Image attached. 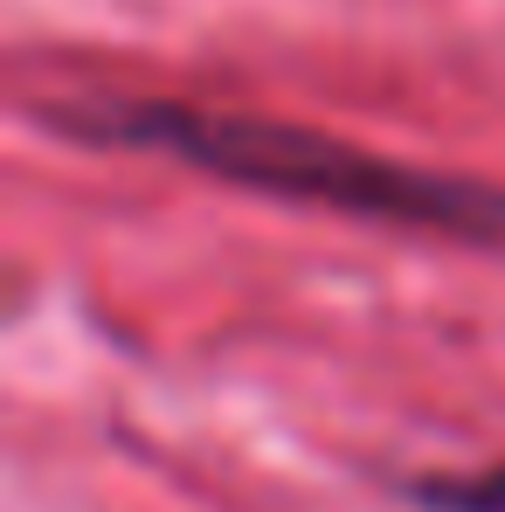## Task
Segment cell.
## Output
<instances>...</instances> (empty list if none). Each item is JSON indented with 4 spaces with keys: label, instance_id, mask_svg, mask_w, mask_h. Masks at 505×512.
<instances>
[{
    "label": "cell",
    "instance_id": "cell-1",
    "mask_svg": "<svg viewBox=\"0 0 505 512\" xmlns=\"http://www.w3.org/2000/svg\"><path fill=\"white\" fill-rule=\"evenodd\" d=\"M49 132L77 146H118V153H167L180 167L229 180L263 201L291 208H333L353 222H395L443 243L505 250V187L471 173H436L374 146H353L333 132L291 125V118H256V111H208L180 97H56L35 111Z\"/></svg>",
    "mask_w": 505,
    "mask_h": 512
},
{
    "label": "cell",
    "instance_id": "cell-2",
    "mask_svg": "<svg viewBox=\"0 0 505 512\" xmlns=\"http://www.w3.org/2000/svg\"><path fill=\"white\" fill-rule=\"evenodd\" d=\"M402 499L416 512H505V464L422 471V478H402Z\"/></svg>",
    "mask_w": 505,
    "mask_h": 512
}]
</instances>
